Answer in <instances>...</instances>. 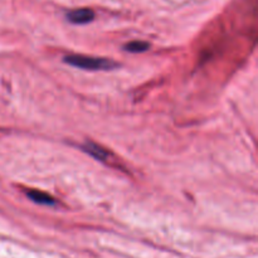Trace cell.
I'll return each instance as SVG.
<instances>
[{"label":"cell","instance_id":"5b68a950","mask_svg":"<svg viewBox=\"0 0 258 258\" xmlns=\"http://www.w3.org/2000/svg\"><path fill=\"white\" fill-rule=\"evenodd\" d=\"M125 49L131 53H141L149 49V43L141 42V40H134L125 45Z\"/></svg>","mask_w":258,"mask_h":258},{"label":"cell","instance_id":"277c9868","mask_svg":"<svg viewBox=\"0 0 258 258\" xmlns=\"http://www.w3.org/2000/svg\"><path fill=\"white\" fill-rule=\"evenodd\" d=\"M83 150H85L86 153L90 154V155H92L93 158H96L97 160H101V161L106 160V158H107L108 155L102 148H100V146H97L96 144H92V143H86L85 145H83Z\"/></svg>","mask_w":258,"mask_h":258},{"label":"cell","instance_id":"7a4b0ae2","mask_svg":"<svg viewBox=\"0 0 258 258\" xmlns=\"http://www.w3.org/2000/svg\"><path fill=\"white\" fill-rule=\"evenodd\" d=\"M67 19L73 24H86V23H90L95 19V13L88 8H81V9L68 12Z\"/></svg>","mask_w":258,"mask_h":258},{"label":"cell","instance_id":"3957f363","mask_svg":"<svg viewBox=\"0 0 258 258\" xmlns=\"http://www.w3.org/2000/svg\"><path fill=\"white\" fill-rule=\"evenodd\" d=\"M27 196L29 197L30 201H33L34 203L38 204H43V206H52L54 204V199L47 193H43V191L39 190H28Z\"/></svg>","mask_w":258,"mask_h":258},{"label":"cell","instance_id":"6da1fadb","mask_svg":"<svg viewBox=\"0 0 258 258\" xmlns=\"http://www.w3.org/2000/svg\"><path fill=\"white\" fill-rule=\"evenodd\" d=\"M64 62L68 64L73 66V67L81 68V70H88V71H106L112 70L116 67V63L110 59H105V58H95V57H87V55L81 54H73L64 57Z\"/></svg>","mask_w":258,"mask_h":258}]
</instances>
